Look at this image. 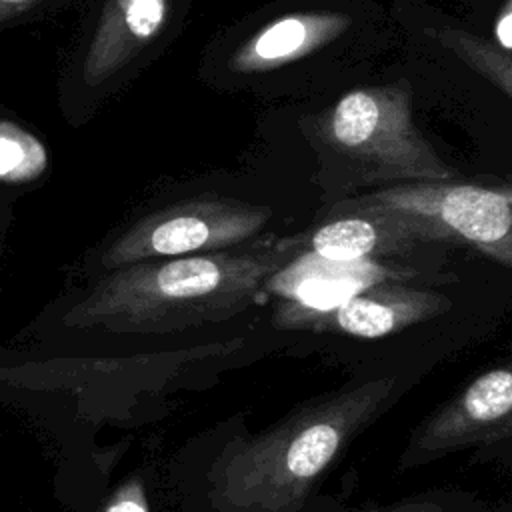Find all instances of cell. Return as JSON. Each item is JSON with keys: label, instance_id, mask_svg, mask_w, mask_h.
<instances>
[{"label": "cell", "instance_id": "cell-1", "mask_svg": "<svg viewBox=\"0 0 512 512\" xmlns=\"http://www.w3.org/2000/svg\"><path fill=\"white\" fill-rule=\"evenodd\" d=\"M240 340L0 342V406L34 422L56 446L54 496L70 512H100L118 460L108 430L132 434L160 418L168 396Z\"/></svg>", "mask_w": 512, "mask_h": 512}, {"label": "cell", "instance_id": "cell-2", "mask_svg": "<svg viewBox=\"0 0 512 512\" xmlns=\"http://www.w3.org/2000/svg\"><path fill=\"white\" fill-rule=\"evenodd\" d=\"M292 242L160 258L62 288L14 336L34 342H158L220 324L250 306L290 262Z\"/></svg>", "mask_w": 512, "mask_h": 512}, {"label": "cell", "instance_id": "cell-3", "mask_svg": "<svg viewBox=\"0 0 512 512\" xmlns=\"http://www.w3.org/2000/svg\"><path fill=\"white\" fill-rule=\"evenodd\" d=\"M388 390V382H370L262 438L228 442L206 472L210 506L216 512L296 510L344 436L376 410Z\"/></svg>", "mask_w": 512, "mask_h": 512}, {"label": "cell", "instance_id": "cell-4", "mask_svg": "<svg viewBox=\"0 0 512 512\" xmlns=\"http://www.w3.org/2000/svg\"><path fill=\"white\" fill-rule=\"evenodd\" d=\"M184 0H88L56 72L70 128L88 126L174 40Z\"/></svg>", "mask_w": 512, "mask_h": 512}, {"label": "cell", "instance_id": "cell-5", "mask_svg": "<svg viewBox=\"0 0 512 512\" xmlns=\"http://www.w3.org/2000/svg\"><path fill=\"white\" fill-rule=\"evenodd\" d=\"M272 218L270 206L216 190L160 186L134 202L66 270L84 278L122 266L232 250L260 232Z\"/></svg>", "mask_w": 512, "mask_h": 512}, {"label": "cell", "instance_id": "cell-6", "mask_svg": "<svg viewBox=\"0 0 512 512\" xmlns=\"http://www.w3.org/2000/svg\"><path fill=\"white\" fill-rule=\"evenodd\" d=\"M318 134L330 150L370 178L408 182H450V168L412 120V92L406 80L356 88L318 120Z\"/></svg>", "mask_w": 512, "mask_h": 512}, {"label": "cell", "instance_id": "cell-7", "mask_svg": "<svg viewBox=\"0 0 512 512\" xmlns=\"http://www.w3.org/2000/svg\"><path fill=\"white\" fill-rule=\"evenodd\" d=\"M334 210L394 212L412 220L426 240H458L512 268V188L410 182L342 200Z\"/></svg>", "mask_w": 512, "mask_h": 512}, {"label": "cell", "instance_id": "cell-8", "mask_svg": "<svg viewBox=\"0 0 512 512\" xmlns=\"http://www.w3.org/2000/svg\"><path fill=\"white\" fill-rule=\"evenodd\" d=\"M448 308L450 300L444 294L382 282L326 310L286 302L276 310V324L316 332H342L358 338H382L434 318Z\"/></svg>", "mask_w": 512, "mask_h": 512}, {"label": "cell", "instance_id": "cell-9", "mask_svg": "<svg viewBox=\"0 0 512 512\" xmlns=\"http://www.w3.org/2000/svg\"><path fill=\"white\" fill-rule=\"evenodd\" d=\"M512 432V364L488 370L446 404L418 434L414 448L442 452Z\"/></svg>", "mask_w": 512, "mask_h": 512}, {"label": "cell", "instance_id": "cell-10", "mask_svg": "<svg viewBox=\"0 0 512 512\" xmlns=\"http://www.w3.org/2000/svg\"><path fill=\"white\" fill-rule=\"evenodd\" d=\"M400 276V270L374 258L342 262L328 260L310 250H300L266 280V288L290 304L326 310L370 286L396 280Z\"/></svg>", "mask_w": 512, "mask_h": 512}, {"label": "cell", "instance_id": "cell-11", "mask_svg": "<svg viewBox=\"0 0 512 512\" xmlns=\"http://www.w3.org/2000/svg\"><path fill=\"white\" fill-rule=\"evenodd\" d=\"M350 26L342 12H292L280 16L240 42L224 60L232 74H256L306 58L336 40Z\"/></svg>", "mask_w": 512, "mask_h": 512}, {"label": "cell", "instance_id": "cell-12", "mask_svg": "<svg viewBox=\"0 0 512 512\" xmlns=\"http://www.w3.org/2000/svg\"><path fill=\"white\" fill-rule=\"evenodd\" d=\"M426 240L420 228L394 212L350 210L318 226L306 242V250L328 260H362L376 254L408 250Z\"/></svg>", "mask_w": 512, "mask_h": 512}, {"label": "cell", "instance_id": "cell-13", "mask_svg": "<svg viewBox=\"0 0 512 512\" xmlns=\"http://www.w3.org/2000/svg\"><path fill=\"white\" fill-rule=\"evenodd\" d=\"M54 172L46 134L8 104L0 102V202H20L44 188Z\"/></svg>", "mask_w": 512, "mask_h": 512}, {"label": "cell", "instance_id": "cell-14", "mask_svg": "<svg viewBox=\"0 0 512 512\" xmlns=\"http://www.w3.org/2000/svg\"><path fill=\"white\" fill-rule=\"evenodd\" d=\"M436 40L448 48L456 58H460L466 66L476 70L480 76L490 80L502 92L512 98V54L494 46L486 38L444 26L434 32Z\"/></svg>", "mask_w": 512, "mask_h": 512}, {"label": "cell", "instance_id": "cell-15", "mask_svg": "<svg viewBox=\"0 0 512 512\" xmlns=\"http://www.w3.org/2000/svg\"><path fill=\"white\" fill-rule=\"evenodd\" d=\"M88 0H0V32L36 24L72 8H82Z\"/></svg>", "mask_w": 512, "mask_h": 512}, {"label": "cell", "instance_id": "cell-16", "mask_svg": "<svg viewBox=\"0 0 512 512\" xmlns=\"http://www.w3.org/2000/svg\"><path fill=\"white\" fill-rule=\"evenodd\" d=\"M100 512H152L144 476L134 470L110 486L102 500Z\"/></svg>", "mask_w": 512, "mask_h": 512}, {"label": "cell", "instance_id": "cell-17", "mask_svg": "<svg viewBox=\"0 0 512 512\" xmlns=\"http://www.w3.org/2000/svg\"><path fill=\"white\" fill-rule=\"evenodd\" d=\"M16 206L12 204H2L0 202V270L4 266V256L8 250V242H10V234L16 222Z\"/></svg>", "mask_w": 512, "mask_h": 512}, {"label": "cell", "instance_id": "cell-18", "mask_svg": "<svg viewBox=\"0 0 512 512\" xmlns=\"http://www.w3.org/2000/svg\"><path fill=\"white\" fill-rule=\"evenodd\" d=\"M496 34L500 38V42L506 46V48H512V0L506 4L500 20H498V26H496Z\"/></svg>", "mask_w": 512, "mask_h": 512}]
</instances>
